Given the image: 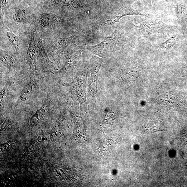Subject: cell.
<instances>
[{"mask_svg": "<svg viewBox=\"0 0 187 187\" xmlns=\"http://www.w3.org/2000/svg\"><path fill=\"white\" fill-rule=\"evenodd\" d=\"M35 39L33 35H31L30 39L29 47L27 51L28 59L32 63L35 61L36 55V50Z\"/></svg>", "mask_w": 187, "mask_h": 187, "instance_id": "cell-2", "label": "cell"}, {"mask_svg": "<svg viewBox=\"0 0 187 187\" xmlns=\"http://www.w3.org/2000/svg\"><path fill=\"white\" fill-rule=\"evenodd\" d=\"M1 61L6 65L10 66L13 64V60L11 56L5 53L1 54Z\"/></svg>", "mask_w": 187, "mask_h": 187, "instance_id": "cell-7", "label": "cell"}, {"mask_svg": "<svg viewBox=\"0 0 187 187\" xmlns=\"http://www.w3.org/2000/svg\"><path fill=\"white\" fill-rule=\"evenodd\" d=\"M175 44V40L173 37H172L168 39L166 41L159 45V47L163 49L168 50L172 48Z\"/></svg>", "mask_w": 187, "mask_h": 187, "instance_id": "cell-5", "label": "cell"}, {"mask_svg": "<svg viewBox=\"0 0 187 187\" xmlns=\"http://www.w3.org/2000/svg\"><path fill=\"white\" fill-rule=\"evenodd\" d=\"M79 136H80L81 137H83V136L82 135H80V134H79Z\"/></svg>", "mask_w": 187, "mask_h": 187, "instance_id": "cell-8", "label": "cell"}, {"mask_svg": "<svg viewBox=\"0 0 187 187\" xmlns=\"http://www.w3.org/2000/svg\"><path fill=\"white\" fill-rule=\"evenodd\" d=\"M27 13L24 9H19L12 15V19L16 22L24 23L27 20Z\"/></svg>", "mask_w": 187, "mask_h": 187, "instance_id": "cell-3", "label": "cell"}, {"mask_svg": "<svg viewBox=\"0 0 187 187\" xmlns=\"http://www.w3.org/2000/svg\"></svg>", "mask_w": 187, "mask_h": 187, "instance_id": "cell-9", "label": "cell"}, {"mask_svg": "<svg viewBox=\"0 0 187 187\" xmlns=\"http://www.w3.org/2000/svg\"><path fill=\"white\" fill-rule=\"evenodd\" d=\"M32 92V88L31 85H26L23 90L20 96L21 101H24V98L26 99L29 98Z\"/></svg>", "mask_w": 187, "mask_h": 187, "instance_id": "cell-6", "label": "cell"}, {"mask_svg": "<svg viewBox=\"0 0 187 187\" xmlns=\"http://www.w3.org/2000/svg\"><path fill=\"white\" fill-rule=\"evenodd\" d=\"M57 21V17L54 15L43 13L40 16L39 23L40 26L43 28H48L54 26Z\"/></svg>", "mask_w": 187, "mask_h": 187, "instance_id": "cell-1", "label": "cell"}, {"mask_svg": "<svg viewBox=\"0 0 187 187\" xmlns=\"http://www.w3.org/2000/svg\"><path fill=\"white\" fill-rule=\"evenodd\" d=\"M7 36L9 42L14 46L16 50L18 49L20 45V39L19 37L11 31H7Z\"/></svg>", "mask_w": 187, "mask_h": 187, "instance_id": "cell-4", "label": "cell"}]
</instances>
